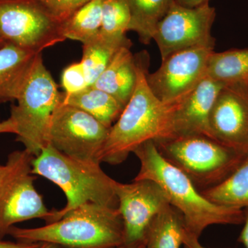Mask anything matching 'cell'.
I'll return each instance as SVG.
<instances>
[{
	"instance_id": "32",
	"label": "cell",
	"mask_w": 248,
	"mask_h": 248,
	"mask_svg": "<svg viewBox=\"0 0 248 248\" xmlns=\"http://www.w3.org/2000/svg\"><path fill=\"white\" fill-rule=\"evenodd\" d=\"M6 170H7V166L6 165H2L0 164V184L4 178L5 174H6Z\"/></svg>"
},
{
	"instance_id": "34",
	"label": "cell",
	"mask_w": 248,
	"mask_h": 248,
	"mask_svg": "<svg viewBox=\"0 0 248 248\" xmlns=\"http://www.w3.org/2000/svg\"><path fill=\"white\" fill-rule=\"evenodd\" d=\"M38 248H60L56 245L52 244H47V243H42Z\"/></svg>"
},
{
	"instance_id": "16",
	"label": "cell",
	"mask_w": 248,
	"mask_h": 248,
	"mask_svg": "<svg viewBox=\"0 0 248 248\" xmlns=\"http://www.w3.org/2000/svg\"><path fill=\"white\" fill-rule=\"evenodd\" d=\"M132 46L120 49L100 76L91 86L105 91L124 106L133 95L138 78V58L130 51Z\"/></svg>"
},
{
	"instance_id": "5",
	"label": "cell",
	"mask_w": 248,
	"mask_h": 248,
	"mask_svg": "<svg viewBox=\"0 0 248 248\" xmlns=\"http://www.w3.org/2000/svg\"><path fill=\"white\" fill-rule=\"evenodd\" d=\"M153 141L159 154L202 190L225 180L248 153L206 135L170 137Z\"/></svg>"
},
{
	"instance_id": "35",
	"label": "cell",
	"mask_w": 248,
	"mask_h": 248,
	"mask_svg": "<svg viewBox=\"0 0 248 248\" xmlns=\"http://www.w3.org/2000/svg\"><path fill=\"white\" fill-rule=\"evenodd\" d=\"M4 41V39H3L2 37H1V36L0 35V45H1V43H3Z\"/></svg>"
},
{
	"instance_id": "8",
	"label": "cell",
	"mask_w": 248,
	"mask_h": 248,
	"mask_svg": "<svg viewBox=\"0 0 248 248\" xmlns=\"http://www.w3.org/2000/svg\"><path fill=\"white\" fill-rule=\"evenodd\" d=\"M62 25L31 0H0V35L36 53L66 40Z\"/></svg>"
},
{
	"instance_id": "30",
	"label": "cell",
	"mask_w": 248,
	"mask_h": 248,
	"mask_svg": "<svg viewBox=\"0 0 248 248\" xmlns=\"http://www.w3.org/2000/svg\"><path fill=\"white\" fill-rule=\"evenodd\" d=\"M16 131H17V130H16V124L11 118L0 122V134H16Z\"/></svg>"
},
{
	"instance_id": "9",
	"label": "cell",
	"mask_w": 248,
	"mask_h": 248,
	"mask_svg": "<svg viewBox=\"0 0 248 248\" xmlns=\"http://www.w3.org/2000/svg\"><path fill=\"white\" fill-rule=\"evenodd\" d=\"M109 130L87 112L61 102L52 117L49 143L70 157L101 164Z\"/></svg>"
},
{
	"instance_id": "22",
	"label": "cell",
	"mask_w": 248,
	"mask_h": 248,
	"mask_svg": "<svg viewBox=\"0 0 248 248\" xmlns=\"http://www.w3.org/2000/svg\"><path fill=\"white\" fill-rule=\"evenodd\" d=\"M206 76L225 85L248 82V48L214 51L209 58Z\"/></svg>"
},
{
	"instance_id": "1",
	"label": "cell",
	"mask_w": 248,
	"mask_h": 248,
	"mask_svg": "<svg viewBox=\"0 0 248 248\" xmlns=\"http://www.w3.org/2000/svg\"><path fill=\"white\" fill-rule=\"evenodd\" d=\"M133 153L140 162V172L134 180L150 179L157 183L170 204L182 214L186 230L196 237L200 239L213 225L244 223V210L222 206L207 200L184 172L159 154L153 140L142 143Z\"/></svg>"
},
{
	"instance_id": "13",
	"label": "cell",
	"mask_w": 248,
	"mask_h": 248,
	"mask_svg": "<svg viewBox=\"0 0 248 248\" xmlns=\"http://www.w3.org/2000/svg\"><path fill=\"white\" fill-rule=\"evenodd\" d=\"M213 138L227 146L248 152V82L223 86L209 115Z\"/></svg>"
},
{
	"instance_id": "7",
	"label": "cell",
	"mask_w": 248,
	"mask_h": 248,
	"mask_svg": "<svg viewBox=\"0 0 248 248\" xmlns=\"http://www.w3.org/2000/svg\"><path fill=\"white\" fill-rule=\"evenodd\" d=\"M33 158L25 150L8 156L7 170L0 184V240L16 223L34 218L45 219L47 223L53 217V210L49 211L34 185Z\"/></svg>"
},
{
	"instance_id": "19",
	"label": "cell",
	"mask_w": 248,
	"mask_h": 248,
	"mask_svg": "<svg viewBox=\"0 0 248 248\" xmlns=\"http://www.w3.org/2000/svg\"><path fill=\"white\" fill-rule=\"evenodd\" d=\"M186 229L182 214L168 205L148 225L143 244L146 248H180Z\"/></svg>"
},
{
	"instance_id": "14",
	"label": "cell",
	"mask_w": 248,
	"mask_h": 248,
	"mask_svg": "<svg viewBox=\"0 0 248 248\" xmlns=\"http://www.w3.org/2000/svg\"><path fill=\"white\" fill-rule=\"evenodd\" d=\"M224 86L205 76L184 97L169 104L167 133L163 138L194 135L213 138L209 126V115L217 95Z\"/></svg>"
},
{
	"instance_id": "21",
	"label": "cell",
	"mask_w": 248,
	"mask_h": 248,
	"mask_svg": "<svg viewBox=\"0 0 248 248\" xmlns=\"http://www.w3.org/2000/svg\"><path fill=\"white\" fill-rule=\"evenodd\" d=\"M130 9V22L128 31L138 34L144 45L153 40L159 23L169 12L174 0H127Z\"/></svg>"
},
{
	"instance_id": "36",
	"label": "cell",
	"mask_w": 248,
	"mask_h": 248,
	"mask_svg": "<svg viewBox=\"0 0 248 248\" xmlns=\"http://www.w3.org/2000/svg\"><path fill=\"white\" fill-rule=\"evenodd\" d=\"M143 248H146V247H143Z\"/></svg>"
},
{
	"instance_id": "2",
	"label": "cell",
	"mask_w": 248,
	"mask_h": 248,
	"mask_svg": "<svg viewBox=\"0 0 248 248\" xmlns=\"http://www.w3.org/2000/svg\"><path fill=\"white\" fill-rule=\"evenodd\" d=\"M9 234L19 241L47 243L63 248H115L124 244L118 208L86 203L57 221L35 228L14 226Z\"/></svg>"
},
{
	"instance_id": "4",
	"label": "cell",
	"mask_w": 248,
	"mask_h": 248,
	"mask_svg": "<svg viewBox=\"0 0 248 248\" xmlns=\"http://www.w3.org/2000/svg\"><path fill=\"white\" fill-rule=\"evenodd\" d=\"M31 173L56 184L66 196V205L61 210H53L48 223L86 203L118 207L117 182L103 170L99 163L70 157L50 143L32 159Z\"/></svg>"
},
{
	"instance_id": "10",
	"label": "cell",
	"mask_w": 248,
	"mask_h": 248,
	"mask_svg": "<svg viewBox=\"0 0 248 248\" xmlns=\"http://www.w3.org/2000/svg\"><path fill=\"white\" fill-rule=\"evenodd\" d=\"M216 10L210 4L187 8L174 2L156 27L153 40L159 48L161 60L187 49L211 47L215 40L211 29Z\"/></svg>"
},
{
	"instance_id": "25",
	"label": "cell",
	"mask_w": 248,
	"mask_h": 248,
	"mask_svg": "<svg viewBox=\"0 0 248 248\" xmlns=\"http://www.w3.org/2000/svg\"><path fill=\"white\" fill-rule=\"evenodd\" d=\"M45 10L60 24H63L77 10L89 0H31Z\"/></svg>"
},
{
	"instance_id": "18",
	"label": "cell",
	"mask_w": 248,
	"mask_h": 248,
	"mask_svg": "<svg viewBox=\"0 0 248 248\" xmlns=\"http://www.w3.org/2000/svg\"><path fill=\"white\" fill-rule=\"evenodd\" d=\"M132 45L131 41L125 35L108 37L99 32L83 43V56L81 62L90 86L94 84L120 49Z\"/></svg>"
},
{
	"instance_id": "28",
	"label": "cell",
	"mask_w": 248,
	"mask_h": 248,
	"mask_svg": "<svg viewBox=\"0 0 248 248\" xmlns=\"http://www.w3.org/2000/svg\"><path fill=\"white\" fill-rule=\"evenodd\" d=\"M183 246L184 248H208L202 246L199 241V238L190 234L186 229L184 232Z\"/></svg>"
},
{
	"instance_id": "33",
	"label": "cell",
	"mask_w": 248,
	"mask_h": 248,
	"mask_svg": "<svg viewBox=\"0 0 248 248\" xmlns=\"http://www.w3.org/2000/svg\"><path fill=\"white\" fill-rule=\"evenodd\" d=\"M145 247L144 245H127L123 244L115 248H143Z\"/></svg>"
},
{
	"instance_id": "24",
	"label": "cell",
	"mask_w": 248,
	"mask_h": 248,
	"mask_svg": "<svg viewBox=\"0 0 248 248\" xmlns=\"http://www.w3.org/2000/svg\"><path fill=\"white\" fill-rule=\"evenodd\" d=\"M130 12L127 0H104L99 32L108 37H123L128 31Z\"/></svg>"
},
{
	"instance_id": "29",
	"label": "cell",
	"mask_w": 248,
	"mask_h": 248,
	"mask_svg": "<svg viewBox=\"0 0 248 248\" xmlns=\"http://www.w3.org/2000/svg\"><path fill=\"white\" fill-rule=\"evenodd\" d=\"M244 226L239 237V241L245 248H248V209L244 210Z\"/></svg>"
},
{
	"instance_id": "3",
	"label": "cell",
	"mask_w": 248,
	"mask_h": 248,
	"mask_svg": "<svg viewBox=\"0 0 248 248\" xmlns=\"http://www.w3.org/2000/svg\"><path fill=\"white\" fill-rule=\"evenodd\" d=\"M144 54L138 58V78L133 95L112 125L99 156V162L119 165L145 142L166 137L169 104L159 100L147 81Z\"/></svg>"
},
{
	"instance_id": "15",
	"label": "cell",
	"mask_w": 248,
	"mask_h": 248,
	"mask_svg": "<svg viewBox=\"0 0 248 248\" xmlns=\"http://www.w3.org/2000/svg\"><path fill=\"white\" fill-rule=\"evenodd\" d=\"M39 54L6 41L0 45V105L17 100Z\"/></svg>"
},
{
	"instance_id": "12",
	"label": "cell",
	"mask_w": 248,
	"mask_h": 248,
	"mask_svg": "<svg viewBox=\"0 0 248 248\" xmlns=\"http://www.w3.org/2000/svg\"><path fill=\"white\" fill-rule=\"evenodd\" d=\"M118 208L123 220L124 244L144 245L148 225L163 209L170 205L161 186L150 179L130 184L117 182L115 188Z\"/></svg>"
},
{
	"instance_id": "11",
	"label": "cell",
	"mask_w": 248,
	"mask_h": 248,
	"mask_svg": "<svg viewBox=\"0 0 248 248\" xmlns=\"http://www.w3.org/2000/svg\"><path fill=\"white\" fill-rule=\"evenodd\" d=\"M214 48L187 49L165 58L155 73H147L152 92L166 104L184 97L206 76L207 65Z\"/></svg>"
},
{
	"instance_id": "20",
	"label": "cell",
	"mask_w": 248,
	"mask_h": 248,
	"mask_svg": "<svg viewBox=\"0 0 248 248\" xmlns=\"http://www.w3.org/2000/svg\"><path fill=\"white\" fill-rule=\"evenodd\" d=\"M201 192L217 205L239 210L248 209V153L225 180Z\"/></svg>"
},
{
	"instance_id": "27",
	"label": "cell",
	"mask_w": 248,
	"mask_h": 248,
	"mask_svg": "<svg viewBox=\"0 0 248 248\" xmlns=\"http://www.w3.org/2000/svg\"><path fill=\"white\" fill-rule=\"evenodd\" d=\"M40 243L11 242V241H5L0 240V248H38L40 246Z\"/></svg>"
},
{
	"instance_id": "23",
	"label": "cell",
	"mask_w": 248,
	"mask_h": 248,
	"mask_svg": "<svg viewBox=\"0 0 248 248\" xmlns=\"http://www.w3.org/2000/svg\"><path fill=\"white\" fill-rule=\"evenodd\" d=\"M104 0H89L62 25L65 39L84 43L99 32Z\"/></svg>"
},
{
	"instance_id": "26",
	"label": "cell",
	"mask_w": 248,
	"mask_h": 248,
	"mask_svg": "<svg viewBox=\"0 0 248 248\" xmlns=\"http://www.w3.org/2000/svg\"><path fill=\"white\" fill-rule=\"evenodd\" d=\"M62 86L66 94H73L89 87L86 72L81 62L72 63L63 70Z\"/></svg>"
},
{
	"instance_id": "6",
	"label": "cell",
	"mask_w": 248,
	"mask_h": 248,
	"mask_svg": "<svg viewBox=\"0 0 248 248\" xmlns=\"http://www.w3.org/2000/svg\"><path fill=\"white\" fill-rule=\"evenodd\" d=\"M16 101L10 117L16 124V140L35 157L49 144L52 117L62 102L61 93L46 68L42 53L37 55Z\"/></svg>"
},
{
	"instance_id": "17",
	"label": "cell",
	"mask_w": 248,
	"mask_h": 248,
	"mask_svg": "<svg viewBox=\"0 0 248 248\" xmlns=\"http://www.w3.org/2000/svg\"><path fill=\"white\" fill-rule=\"evenodd\" d=\"M61 96L62 103L84 110L108 128L125 108L110 94L93 86L73 94L61 93Z\"/></svg>"
},
{
	"instance_id": "31",
	"label": "cell",
	"mask_w": 248,
	"mask_h": 248,
	"mask_svg": "<svg viewBox=\"0 0 248 248\" xmlns=\"http://www.w3.org/2000/svg\"><path fill=\"white\" fill-rule=\"evenodd\" d=\"M177 4L187 8H195L210 4V0H174Z\"/></svg>"
}]
</instances>
